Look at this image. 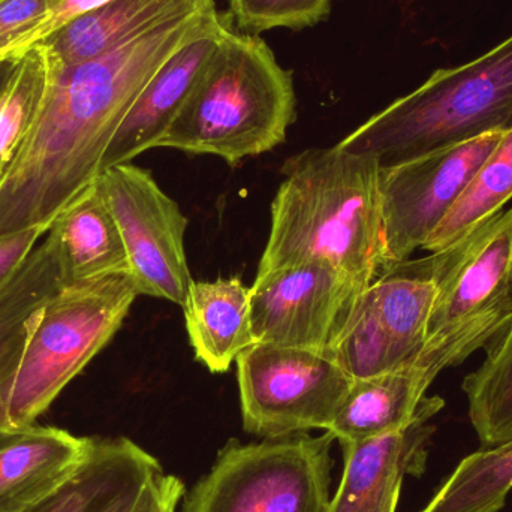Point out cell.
<instances>
[{"label": "cell", "instance_id": "1", "mask_svg": "<svg viewBox=\"0 0 512 512\" xmlns=\"http://www.w3.org/2000/svg\"><path fill=\"white\" fill-rule=\"evenodd\" d=\"M216 5L174 18L78 65L54 62L35 126L0 182V237L50 230L101 173L126 114L159 68L203 26Z\"/></svg>", "mask_w": 512, "mask_h": 512}, {"label": "cell", "instance_id": "2", "mask_svg": "<svg viewBox=\"0 0 512 512\" xmlns=\"http://www.w3.org/2000/svg\"><path fill=\"white\" fill-rule=\"evenodd\" d=\"M282 173L258 273L319 261L372 283L384 270L378 159L337 144L292 156Z\"/></svg>", "mask_w": 512, "mask_h": 512}, {"label": "cell", "instance_id": "3", "mask_svg": "<svg viewBox=\"0 0 512 512\" xmlns=\"http://www.w3.org/2000/svg\"><path fill=\"white\" fill-rule=\"evenodd\" d=\"M294 120L292 75L264 39L228 23L156 149L215 155L234 167L282 144Z\"/></svg>", "mask_w": 512, "mask_h": 512}, {"label": "cell", "instance_id": "4", "mask_svg": "<svg viewBox=\"0 0 512 512\" xmlns=\"http://www.w3.org/2000/svg\"><path fill=\"white\" fill-rule=\"evenodd\" d=\"M512 128V35L483 56L438 69L339 146L381 168Z\"/></svg>", "mask_w": 512, "mask_h": 512}, {"label": "cell", "instance_id": "5", "mask_svg": "<svg viewBox=\"0 0 512 512\" xmlns=\"http://www.w3.org/2000/svg\"><path fill=\"white\" fill-rule=\"evenodd\" d=\"M138 295L131 274H114L65 285L42 306L9 399L12 427L35 424L110 343Z\"/></svg>", "mask_w": 512, "mask_h": 512}, {"label": "cell", "instance_id": "6", "mask_svg": "<svg viewBox=\"0 0 512 512\" xmlns=\"http://www.w3.org/2000/svg\"><path fill=\"white\" fill-rule=\"evenodd\" d=\"M334 441L330 432L258 444L230 439L183 496V512H327Z\"/></svg>", "mask_w": 512, "mask_h": 512}, {"label": "cell", "instance_id": "7", "mask_svg": "<svg viewBox=\"0 0 512 512\" xmlns=\"http://www.w3.org/2000/svg\"><path fill=\"white\" fill-rule=\"evenodd\" d=\"M512 321V209L474 231L442 280L418 366L438 376L486 349Z\"/></svg>", "mask_w": 512, "mask_h": 512}, {"label": "cell", "instance_id": "8", "mask_svg": "<svg viewBox=\"0 0 512 512\" xmlns=\"http://www.w3.org/2000/svg\"><path fill=\"white\" fill-rule=\"evenodd\" d=\"M468 237L426 258L390 265L367 286L348 330L331 352L352 379L417 363L442 280Z\"/></svg>", "mask_w": 512, "mask_h": 512}, {"label": "cell", "instance_id": "9", "mask_svg": "<svg viewBox=\"0 0 512 512\" xmlns=\"http://www.w3.org/2000/svg\"><path fill=\"white\" fill-rule=\"evenodd\" d=\"M243 429L264 439L327 432L354 379L327 352L255 343L239 355Z\"/></svg>", "mask_w": 512, "mask_h": 512}, {"label": "cell", "instance_id": "10", "mask_svg": "<svg viewBox=\"0 0 512 512\" xmlns=\"http://www.w3.org/2000/svg\"><path fill=\"white\" fill-rule=\"evenodd\" d=\"M369 285L319 261L256 274L251 286L255 343L331 354Z\"/></svg>", "mask_w": 512, "mask_h": 512}, {"label": "cell", "instance_id": "11", "mask_svg": "<svg viewBox=\"0 0 512 512\" xmlns=\"http://www.w3.org/2000/svg\"><path fill=\"white\" fill-rule=\"evenodd\" d=\"M96 183L122 234L140 295L183 306L194 279L185 249L188 219L179 204L132 162L107 168Z\"/></svg>", "mask_w": 512, "mask_h": 512}, {"label": "cell", "instance_id": "12", "mask_svg": "<svg viewBox=\"0 0 512 512\" xmlns=\"http://www.w3.org/2000/svg\"><path fill=\"white\" fill-rule=\"evenodd\" d=\"M502 134L504 132H493L381 168L379 194L384 225V270L424 248Z\"/></svg>", "mask_w": 512, "mask_h": 512}, {"label": "cell", "instance_id": "13", "mask_svg": "<svg viewBox=\"0 0 512 512\" xmlns=\"http://www.w3.org/2000/svg\"><path fill=\"white\" fill-rule=\"evenodd\" d=\"M182 481L128 438H92L77 471L27 512H162Z\"/></svg>", "mask_w": 512, "mask_h": 512}, {"label": "cell", "instance_id": "14", "mask_svg": "<svg viewBox=\"0 0 512 512\" xmlns=\"http://www.w3.org/2000/svg\"><path fill=\"white\" fill-rule=\"evenodd\" d=\"M445 403L433 406L399 432L363 442H342L343 474L327 512H396L406 477L426 471L436 427L429 424Z\"/></svg>", "mask_w": 512, "mask_h": 512}, {"label": "cell", "instance_id": "15", "mask_svg": "<svg viewBox=\"0 0 512 512\" xmlns=\"http://www.w3.org/2000/svg\"><path fill=\"white\" fill-rule=\"evenodd\" d=\"M228 23L218 9L213 11L200 30L150 78L108 146L101 173L114 165L131 162L146 150L156 149Z\"/></svg>", "mask_w": 512, "mask_h": 512}, {"label": "cell", "instance_id": "16", "mask_svg": "<svg viewBox=\"0 0 512 512\" xmlns=\"http://www.w3.org/2000/svg\"><path fill=\"white\" fill-rule=\"evenodd\" d=\"M92 438L57 427L0 432V512H27L65 483L89 454Z\"/></svg>", "mask_w": 512, "mask_h": 512}, {"label": "cell", "instance_id": "17", "mask_svg": "<svg viewBox=\"0 0 512 512\" xmlns=\"http://www.w3.org/2000/svg\"><path fill=\"white\" fill-rule=\"evenodd\" d=\"M435 376L418 366L400 367L381 375L354 379L327 432L342 442H363L399 432L427 409L445 403L426 397Z\"/></svg>", "mask_w": 512, "mask_h": 512}, {"label": "cell", "instance_id": "18", "mask_svg": "<svg viewBox=\"0 0 512 512\" xmlns=\"http://www.w3.org/2000/svg\"><path fill=\"white\" fill-rule=\"evenodd\" d=\"M212 5L215 0H108L44 42L60 65H78L105 56L174 18Z\"/></svg>", "mask_w": 512, "mask_h": 512}, {"label": "cell", "instance_id": "19", "mask_svg": "<svg viewBox=\"0 0 512 512\" xmlns=\"http://www.w3.org/2000/svg\"><path fill=\"white\" fill-rule=\"evenodd\" d=\"M48 234L65 285L131 274L122 234L96 180L59 213Z\"/></svg>", "mask_w": 512, "mask_h": 512}, {"label": "cell", "instance_id": "20", "mask_svg": "<svg viewBox=\"0 0 512 512\" xmlns=\"http://www.w3.org/2000/svg\"><path fill=\"white\" fill-rule=\"evenodd\" d=\"M63 286L56 243L48 234L0 292V432L12 427L9 399L39 312Z\"/></svg>", "mask_w": 512, "mask_h": 512}, {"label": "cell", "instance_id": "21", "mask_svg": "<svg viewBox=\"0 0 512 512\" xmlns=\"http://www.w3.org/2000/svg\"><path fill=\"white\" fill-rule=\"evenodd\" d=\"M182 307L195 358L210 372H228L233 361L255 345L251 288L239 277L194 280Z\"/></svg>", "mask_w": 512, "mask_h": 512}, {"label": "cell", "instance_id": "22", "mask_svg": "<svg viewBox=\"0 0 512 512\" xmlns=\"http://www.w3.org/2000/svg\"><path fill=\"white\" fill-rule=\"evenodd\" d=\"M54 62L53 50L42 42L5 69L0 84V182L17 161L35 126Z\"/></svg>", "mask_w": 512, "mask_h": 512}, {"label": "cell", "instance_id": "23", "mask_svg": "<svg viewBox=\"0 0 512 512\" xmlns=\"http://www.w3.org/2000/svg\"><path fill=\"white\" fill-rule=\"evenodd\" d=\"M512 198V128L502 134L462 197L438 225L424 251L441 252L471 236Z\"/></svg>", "mask_w": 512, "mask_h": 512}, {"label": "cell", "instance_id": "24", "mask_svg": "<svg viewBox=\"0 0 512 512\" xmlns=\"http://www.w3.org/2000/svg\"><path fill=\"white\" fill-rule=\"evenodd\" d=\"M486 351V360L462 388L481 447L496 448L512 442V321Z\"/></svg>", "mask_w": 512, "mask_h": 512}, {"label": "cell", "instance_id": "25", "mask_svg": "<svg viewBox=\"0 0 512 512\" xmlns=\"http://www.w3.org/2000/svg\"><path fill=\"white\" fill-rule=\"evenodd\" d=\"M512 490V442L463 459L420 512H499Z\"/></svg>", "mask_w": 512, "mask_h": 512}, {"label": "cell", "instance_id": "26", "mask_svg": "<svg viewBox=\"0 0 512 512\" xmlns=\"http://www.w3.org/2000/svg\"><path fill=\"white\" fill-rule=\"evenodd\" d=\"M228 5L239 29L258 35L315 26L327 17L331 0H228Z\"/></svg>", "mask_w": 512, "mask_h": 512}, {"label": "cell", "instance_id": "27", "mask_svg": "<svg viewBox=\"0 0 512 512\" xmlns=\"http://www.w3.org/2000/svg\"><path fill=\"white\" fill-rule=\"evenodd\" d=\"M54 0H0V53L17 59L24 44L50 20Z\"/></svg>", "mask_w": 512, "mask_h": 512}, {"label": "cell", "instance_id": "28", "mask_svg": "<svg viewBox=\"0 0 512 512\" xmlns=\"http://www.w3.org/2000/svg\"><path fill=\"white\" fill-rule=\"evenodd\" d=\"M47 233L45 228H36L14 236L0 237V292L20 270L27 256L38 245V240Z\"/></svg>", "mask_w": 512, "mask_h": 512}, {"label": "cell", "instance_id": "29", "mask_svg": "<svg viewBox=\"0 0 512 512\" xmlns=\"http://www.w3.org/2000/svg\"><path fill=\"white\" fill-rule=\"evenodd\" d=\"M105 2H108V0H54V9L50 20L24 44L23 50L20 51L18 57L26 53L30 48L35 47V45L47 41L54 33L59 32L62 27L71 23L74 18L80 17V15L86 14V12L92 11V9L98 8V6L104 5Z\"/></svg>", "mask_w": 512, "mask_h": 512}, {"label": "cell", "instance_id": "30", "mask_svg": "<svg viewBox=\"0 0 512 512\" xmlns=\"http://www.w3.org/2000/svg\"><path fill=\"white\" fill-rule=\"evenodd\" d=\"M183 496H179V498L171 499L167 505H165L164 510L162 512H176L177 507H179V502L182 501Z\"/></svg>", "mask_w": 512, "mask_h": 512}, {"label": "cell", "instance_id": "31", "mask_svg": "<svg viewBox=\"0 0 512 512\" xmlns=\"http://www.w3.org/2000/svg\"><path fill=\"white\" fill-rule=\"evenodd\" d=\"M14 62V57L11 56L9 53H0V71H3V69L6 68V66L9 65V63Z\"/></svg>", "mask_w": 512, "mask_h": 512}, {"label": "cell", "instance_id": "32", "mask_svg": "<svg viewBox=\"0 0 512 512\" xmlns=\"http://www.w3.org/2000/svg\"><path fill=\"white\" fill-rule=\"evenodd\" d=\"M6 68H8V66H6ZM5 69H3V71H0V84H2L3 74H5Z\"/></svg>", "mask_w": 512, "mask_h": 512}]
</instances>
